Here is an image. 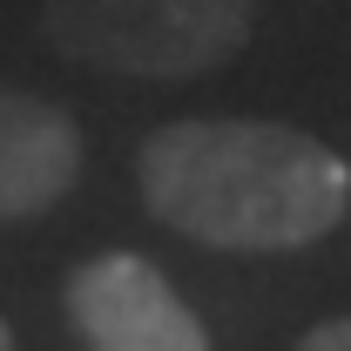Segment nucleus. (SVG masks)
Wrapping results in <instances>:
<instances>
[{
  "instance_id": "obj_1",
  "label": "nucleus",
  "mask_w": 351,
  "mask_h": 351,
  "mask_svg": "<svg viewBox=\"0 0 351 351\" xmlns=\"http://www.w3.org/2000/svg\"><path fill=\"white\" fill-rule=\"evenodd\" d=\"M135 189L149 217L210 250H311L351 217V162L257 115H182L142 135Z\"/></svg>"
},
{
  "instance_id": "obj_2",
  "label": "nucleus",
  "mask_w": 351,
  "mask_h": 351,
  "mask_svg": "<svg viewBox=\"0 0 351 351\" xmlns=\"http://www.w3.org/2000/svg\"><path fill=\"white\" fill-rule=\"evenodd\" d=\"M257 27V0H47L54 54L135 82H189L223 68Z\"/></svg>"
},
{
  "instance_id": "obj_3",
  "label": "nucleus",
  "mask_w": 351,
  "mask_h": 351,
  "mask_svg": "<svg viewBox=\"0 0 351 351\" xmlns=\"http://www.w3.org/2000/svg\"><path fill=\"white\" fill-rule=\"evenodd\" d=\"M61 304H68L82 351H210L203 317L135 250H101L75 263L61 284Z\"/></svg>"
},
{
  "instance_id": "obj_4",
  "label": "nucleus",
  "mask_w": 351,
  "mask_h": 351,
  "mask_svg": "<svg viewBox=\"0 0 351 351\" xmlns=\"http://www.w3.org/2000/svg\"><path fill=\"white\" fill-rule=\"evenodd\" d=\"M82 176V129L61 101L0 82V223L47 217Z\"/></svg>"
},
{
  "instance_id": "obj_5",
  "label": "nucleus",
  "mask_w": 351,
  "mask_h": 351,
  "mask_svg": "<svg viewBox=\"0 0 351 351\" xmlns=\"http://www.w3.org/2000/svg\"><path fill=\"white\" fill-rule=\"evenodd\" d=\"M298 351H351V317H324V324H311Z\"/></svg>"
},
{
  "instance_id": "obj_6",
  "label": "nucleus",
  "mask_w": 351,
  "mask_h": 351,
  "mask_svg": "<svg viewBox=\"0 0 351 351\" xmlns=\"http://www.w3.org/2000/svg\"><path fill=\"white\" fill-rule=\"evenodd\" d=\"M0 351H14V324L7 317H0Z\"/></svg>"
}]
</instances>
